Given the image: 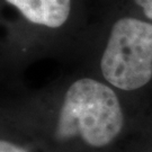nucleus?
Returning a JSON list of instances; mask_svg holds the SVG:
<instances>
[{
	"mask_svg": "<svg viewBox=\"0 0 152 152\" xmlns=\"http://www.w3.org/2000/svg\"><path fill=\"white\" fill-rule=\"evenodd\" d=\"M124 125V110L114 88L85 77L65 90L52 133L60 143H79L100 150L118 139Z\"/></svg>",
	"mask_w": 152,
	"mask_h": 152,
	"instance_id": "nucleus-1",
	"label": "nucleus"
},
{
	"mask_svg": "<svg viewBox=\"0 0 152 152\" xmlns=\"http://www.w3.org/2000/svg\"><path fill=\"white\" fill-rule=\"evenodd\" d=\"M106 83L122 91H136L152 79V22L132 16L113 24L100 56Z\"/></svg>",
	"mask_w": 152,
	"mask_h": 152,
	"instance_id": "nucleus-2",
	"label": "nucleus"
},
{
	"mask_svg": "<svg viewBox=\"0 0 152 152\" xmlns=\"http://www.w3.org/2000/svg\"><path fill=\"white\" fill-rule=\"evenodd\" d=\"M26 20L48 28H60L68 22L72 0H5Z\"/></svg>",
	"mask_w": 152,
	"mask_h": 152,
	"instance_id": "nucleus-3",
	"label": "nucleus"
},
{
	"mask_svg": "<svg viewBox=\"0 0 152 152\" xmlns=\"http://www.w3.org/2000/svg\"><path fill=\"white\" fill-rule=\"evenodd\" d=\"M0 152H28L26 149L18 143L2 137L0 141Z\"/></svg>",
	"mask_w": 152,
	"mask_h": 152,
	"instance_id": "nucleus-4",
	"label": "nucleus"
},
{
	"mask_svg": "<svg viewBox=\"0 0 152 152\" xmlns=\"http://www.w3.org/2000/svg\"><path fill=\"white\" fill-rule=\"evenodd\" d=\"M137 7H140L143 15L149 22H152V0H134Z\"/></svg>",
	"mask_w": 152,
	"mask_h": 152,
	"instance_id": "nucleus-5",
	"label": "nucleus"
},
{
	"mask_svg": "<svg viewBox=\"0 0 152 152\" xmlns=\"http://www.w3.org/2000/svg\"><path fill=\"white\" fill-rule=\"evenodd\" d=\"M151 152H152V151H151Z\"/></svg>",
	"mask_w": 152,
	"mask_h": 152,
	"instance_id": "nucleus-6",
	"label": "nucleus"
}]
</instances>
